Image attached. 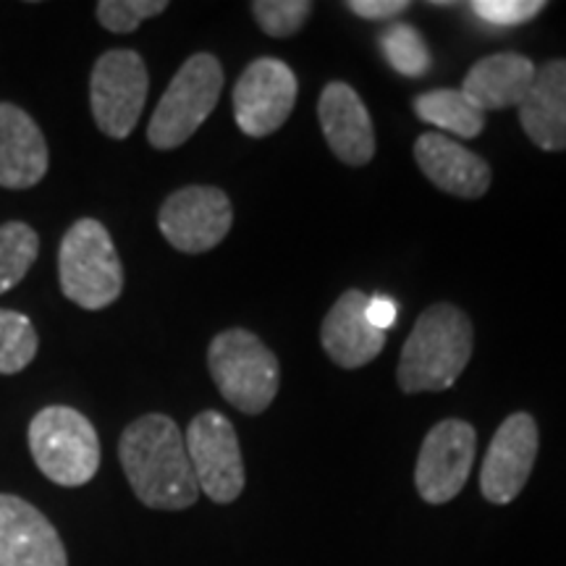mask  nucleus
Instances as JSON below:
<instances>
[{"instance_id": "nucleus-1", "label": "nucleus", "mask_w": 566, "mask_h": 566, "mask_svg": "<svg viewBox=\"0 0 566 566\" xmlns=\"http://www.w3.org/2000/svg\"><path fill=\"white\" fill-rule=\"evenodd\" d=\"M118 462L147 509L181 512L200 499L184 430L168 415L137 417L118 441Z\"/></svg>"}, {"instance_id": "nucleus-2", "label": "nucleus", "mask_w": 566, "mask_h": 566, "mask_svg": "<svg viewBox=\"0 0 566 566\" xmlns=\"http://www.w3.org/2000/svg\"><path fill=\"white\" fill-rule=\"evenodd\" d=\"M472 357V323L449 302L430 304L417 317L399 363V388L405 394L446 391L457 384Z\"/></svg>"}, {"instance_id": "nucleus-3", "label": "nucleus", "mask_w": 566, "mask_h": 566, "mask_svg": "<svg viewBox=\"0 0 566 566\" xmlns=\"http://www.w3.org/2000/svg\"><path fill=\"white\" fill-rule=\"evenodd\" d=\"M59 281L69 302L82 310H105L124 292V265L108 229L80 218L59 247Z\"/></svg>"}, {"instance_id": "nucleus-4", "label": "nucleus", "mask_w": 566, "mask_h": 566, "mask_svg": "<svg viewBox=\"0 0 566 566\" xmlns=\"http://www.w3.org/2000/svg\"><path fill=\"white\" fill-rule=\"evenodd\" d=\"M208 370L223 399L244 415H263L279 394V357L247 328H229L212 338Z\"/></svg>"}, {"instance_id": "nucleus-5", "label": "nucleus", "mask_w": 566, "mask_h": 566, "mask_svg": "<svg viewBox=\"0 0 566 566\" xmlns=\"http://www.w3.org/2000/svg\"><path fill=\"white\" fill-rule=\"evenodd\" d=\"M30 451L51 483L82 488L101 470V438L95 424L74 407H45L30 422Z\"/></svg>"}, {"instance_id": "nucleus-6", "label": "nucleus", "mask_w": 566, "mask_h": 566, "mask_svg": "<svg viewBox=\"0 0 566 566\" xmlns=\"http://www.w3.org/2000/svg\"><path fill=\"white\" fill-rule=\"evenodd\" d=\"M223 90V66L216 55L195 53L176 71L155 108L147 142L155 150H176L208 122Z\"/></svg>"}, {"instance_id": "nucleus-7", "label": "nucleus", "mask_w": 566, "mask_h": 566, "mask_svg": "<svg viewBox=\"0 0 566 566\" xmlns=\"http://www.w3.org/2000/svg\"><path fill=\"white\" fill-rule=\"evenodd\" d=\"M150 76L139 53L116 51L103 53L90 76V108L97 129L111 139H126L139 124L147 103Z\"/></svg>"}, {"instance_id": "nucleus-8", "label": "nucleus", "mask_w": 566, "mask_h": 566, "mask_svg": "<svg viewBox=\"0 0 566 566\" xmlns=\"http://www.w3.org/2000/svg\"><path fill=\"white\" fill-rule=\"evenodd\" d=\"M200 493L212 504H231L244 491V459L231 420L216 409H205L184 433Z\"/></svg>"}, {"instance_id": "nucleus-9", "label": "nucleus", "mask_w": 566, "mask_h": 566, "mask_svg": "<svg viewBox=\"0 0 566 566\" xmlns=\"http://www.w3.org/2000/svg\"><path fill=\"white\" fill-rule=\"evenodd\" d=\"M233 208L218 187H184L160 205L158 226L166 242L184 254L216 250L231 231Z\"/></svg>"}, {"instance_id": "nucleus-10", "label": "nucleus", "mask_w": 566, "mask_h": 566, "mask_svg": "<svg viewBox=\"0 0 566 566\" xmlns=\"http://www.w3.org/2000/svg\"><path fill=\"white\" fill-rule=\"evenodd\" d=\"M478 433L464 420H443L424 436L417 457L415 485L428 504L454 501L475 464Z\"/></svg>"}, {"instance_id": "nucleus-11", "label": "nucleus", "mask_w": 566, "mask_h": 566, "mask_svg": "<svg viewBox=\"0 0 566 566\" xmlns=\"http://www.w3.org/2000/svg\"><path fill=\"white\" fill-rule=\"evenodd\" d=\"M296 76L279 59H258L244 69L233 87V118L247 137H268L292 116Z\"/></svg>"}, {"instance_id": "nucleus-12", "label": "nucleus", "mask_w": 566, "mask_h": 566, "mask_svg": "<svg viewBox=\"0 0 566 566\" xmlns=\"http://www.w3.org/2000/svg\"><path fill=\"white\" fill-rule=\"evenodd\" d=\"M537 446L541 436L533 415L514 412L501 422L488 446L483 472H480V491L491 504H512L522 493L535 467Z\"/></svg>"}, {"instance_id": "nucleus-13", "label": "nucleus", "mask_w": 566, "mask_h": 566, "mask_svg": "<svg viewBox=\"0 0 566 566\" xmlns=\"http://www.w3.org/2000/svg\"><path fill=\"white\" fill-rule=\"evenodd\" d=\"M0 566H69L59 530L21 495L0 493Z\"/></svg>"}, {"instance_id": "nucleus-14", "label": "nucleus", "mask_w": 566, "mask_h": 566, "mask_svg": "<svg viewBox=\"0 0 566 566\" xmlns=\"http://www.w3.org/2000/svg\"><path fill=\"white\" fill-rule=\"evenodd\" d=\"M415 160L424 179L459 200H480L491 189V166L441 132H424L415 142Z\"/></svg>"}, {"instance_id": "nucleus-15", "label": "nucleus", "mask_w": 566, "mask_h": 566, "mask_svg": "<svg viewBox=\"0 0 566 566\" xmlns=\"http://www.w3.org/2000/svg\"><path fill=\"white\" fill-rule=\"evenodd\" d=\"M367 304H370V296L359 289H349L338 296L321 325L325 354L344 370H357L373 363L386 346V334L375 328L367 317Z\"/></svg>"}, {"instance_id": "nucleus-16", "label": "nucleus", "mask_w": 566, "mask_h": 566, "mask_svg": "<svg viewBox=\"0 0 566 566\" xmlns=\"http://www.w3.org/2000/svg\"><path fill=\"white\" fill-rule=\"evenodd\" d=\"M317 118L325 142L346 166H367L375 155V129L363 97L346 82L325 84Z\"/></svg>"}, {"instance_id": "nucleus-17", "label": "nucleus", "mask_w": 566, "mask_h": 566, "mask_svg": "<svg viewBox=\"0 0 566 566\" xmlns=\"http://www.w3.org/2000/svg\"><path fill=\"white\" fill-rule=\"evenodd\" d=\"M51 166L45 134L27 111L0 103V187L32 189Z\"/></svg>"}, {"instance_id": "nucleus-18", "label": "nucleus", "mask_w": 566, "mask_h": 566, "mask_svg": "<svg viewBox=\"0 0 566 566\" xmlns=\"http://www.w3.org/2000/svg\"><path fill=\"white\" fill-rule=\"evenodd\" d=\"M520 124L541 150H566V59L535 71L533 87L520 105Z\"/></svg>"}, {"instance_id": "nucleus-19", "label": "nucleus", "mask_w": 566, "mask_h": 566, "mask_svg": "<svg viewBox=\"0 0 566 566\" xmlns=\"http://www.w3.org/2000/svg\"><path fill=\"white\" fill-rule=\"evenodd\" d=\"M535 63L520 53H495L467 71L462 92L483 113L520 108L535 80Z\"/></svg>"}, {"instance_id": "nucleus-20", "label": "nucleus", "mask_w": 566, "mask_h": 566, "mask_svg": "<svg viewBox=\"0 0 566 566\" xmlns=\"http://www.w3.org/2000/svg\"><path fill=\"white\" fill-rule=\"evenodd\" d=\"M415 113L420 122L464 139H475L485 129V113L475 108L462 90L422 92L415 97Z\"/></svg>"}, {"instance_id": "nucleus-21", "label": "nucleus", "mask_w": 566, "mask_h": 566, "mask_svg": "<svg viewBox=\"0 0 566 566\" xmlns=\"http://www.w3.org/2000/svg\"><path fill=\"white\" fill-rule=\"evenodd\" d=\"M40 237L30 223L9 221L0 226V294L11 292L38 263Z\"/></svg>"}, {"instance_id": "nucleus-22", "label": "nucleus", "mask_w": 566, "mask_h": 566, "mask_svg": "<svg viewBox=\"0 0 566 566\" xmlns=\"http://www.w3.org/2000/svg\"><path fill=\"white\" fill-rule=\"evenodd\" d=\"M38 331L27 315L0 310V375H17L38 357Z\"/></svg>"}, {"instance_id": "nucleus-23", "label": "nucleus", "mask_w": 566, "mask_h": 566, "mask_svg": "<svg viewBox=\"0 0 566 566\" xmlns=\"http://www.w3.org/2000/svg\"><path fill=\"white\" fill-rule=\"evenodd\" d=\"M386 61L405 76H422L430 69V53L422 34L409 24H394L380 34Z\"/></svg>"}, {"instance_id": "nucleus-24", "label": "nucleus", "mask_w": 566, "mask_h": 566, "mask_svg": "<svg viewBox=\"0 0 566 566\" xmlns=\"http://www.w3.org/2000/svg\"><path fill=\"white\" fill-rule=\"evenodd\" d=\"M260 30L271 38H292L313 13L310 0H254L250 6Z\"/></svg>"}, {"instance_id": "nucleus-25", "label": "nucleus", "mask_w": 566, "mask_h": 566, "mask_svg": "<svg viewBox=\"0 0 566 566\" xmlns=\"http://www.w3.org/2000/svg\"><path fill=\"white\" fill-rule=\"evenodd\" d=\"M97 21L113 34H132L142 21L160 17L168 11L166 0H101Z\"/></svg>"}, {"instance_id": "nucleus-26", "label": "nucleus", "mask_w": 566, "mask_h": 566, "mask_svg": "<svg viewBox=\"0 0 566 566\" xmlns=\"http://www.w3.org/2000/svg\"><path fill=\"white\" fill-rule=\"evenodd\" d=\"M470 9L495 27H516L546 9L543 0H472Z\"/></svg>"}, {"instance_id": "nucleus-27", "label": "nucleus", "mask_w": 566, "mask_h": 566, "mask_svg": "<svg viewBox=\"0 0 566 566\" xmlns=\"http://www.w3.org/2000/svg\"><path fill=\"white\" fill-rule=\"evenodd\" d=\"M346 9L363 19L380 21V19H394L399 17V13H405L409 9V3L407 0H349Z\"/></svg>"}, {"instance_id": "nucleus-28", "label": "nucleus", "mask_w": 566, "mask_h": 566, "mask_svg": "<svg viewBox=\"0 0 566 566\" xmlns=\"http://www.w3.org/2000/svg\"><path fill=\"white\" fill-rule=\"evenodd\" d=\"M367 317H370V323L375 325L378 331L391 328V325L396 323V304L391 300H370V304H367Z\"/></svg>"}]
</instances>
